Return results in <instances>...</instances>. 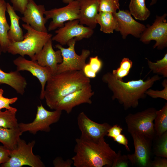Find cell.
<instances>
[{
    "label": "cell",
    "instance_id": "603a6c76",
    "mask_svg": "<svg viewBox=\"0 0 167 167\" xmlns=\"http://www.w3.org/2000/svg\"><path fill=\"white\" fill-rule=\"evenodd\" d=\"M6 5L5 0H0V46L4 53L7 51L10 43L7 35L9 26L6 16Z\"/></svg>",
    "mask_w": 167,
    "mask_h": 167
},
{
    "label": "cell",
    "instance_id": "d6986e66",
    "mask_svg": "<svg viewBox=\"0 0 167 167\" xmlns=\"http://www.w3.org/2000/svg\"><path fill=\"white\" fill-rule=\"evenodd\" d=\"M79 7V24L92 29L97 24L100 0H77Z\"/></svg>",
    "mask_w": 167,
    "mask_h": 167
},
{
    "label": "cell",
    "instance_id": "f35d334b",
    "mask_svg": "<svg viewBox=\"0 0 167 167\" xmlns=\"http://www.w3.org/2000/svg\"><path fill=\"white\" fill-rule=\"evenodd\" d=\"M122 131V128L120 126L116 124L109 129L106 136L113 139L121 134Z\"/></svg>",
    "mask_w": 167,
    "mask_h": 167
},
{
    "label": "cell",
    "instance_id": "30bf717a",
    "mask_svg": "<svg viewBox=\"0 0 167 167\" xmlns=\"http://www.w3.org/2000/svg\"><path fill=\"white\" fill-rule=\"evenodd\" d=\"M131 134L133 141L135 152L133 154L127 155L129 161L135 166L150 167L152 140L138 133Z\"/></svg>",
    "mask_w": 167,
    "mask_h": 167
},
{
    "label": "cell",
    "instance_id": "8fae6325",
    "mask_svg": "<svg viewBox=\"0 0 167 167\" xmlns=\"http://www.w3.org/2000/svg\"><path fill=\"white\" fill-rule=\"evenodd\" d=\"M44 15L47 20L52 19L48 29L51 31L62 27L66 22L79 19V4L77 0H74L65 6L46 10Z\"/></svg>",
    "mask_w": 167,
    "mask_h": 167
},
{
    "label": "cell",
    "instance_id": "9a60e30c",
    "mask_svg": "<svg viewBox=\"0 0 167 167\" xmlns=\"http://www.w3.org/2000/svg\"><path fill=\"white\" fill-rule=\"evenodd\" d=\"M94 94L90 84L64 97L54 109L64 110L69 114L73 109L77 106L84 103L91 104L92 102L91 98Z\"/></svg>",
    "mask_w": 167,
    "mask_h": 167
},
{
    "label": "cell",
    "instance_id": "ee69618b",
    "mask_svg": "<svg viewBox=\"0 0 167 167\" xmlns=\"http://www.w3.org/2000/svg\"><path fill=\"white\" fill-rule=\"evenodd\" d=\"M157 1V0H151V2L150 3V5H152L155 4L156 2Z\"/></svg>",
    "mask_w": 167,
    "mask_h": 167
},
{
    "label": "cell",
    "instance_id": "b9f144b4",
    "mask_svg": "<svg viewBox=\"0 0 167 167\" xmlns=\"http://www.w3.org/2000/svg\"><path fill=\"white\" fill-rule=\"evenodd\" d=\"M82 71L85 75L89 78H93L96 76V73L91 68L88 63L86 64L84 66Z\"/></svg>",
    "mask_w": 167,
    "mask_h": 167
},
{
    "label": "cell",
    "instance_id": "e575fe53",
    "mask_svg": "<svg viewBox=\"0 0 167 167\" xmlns=\"http://www.w3.org/2000/svg\"><path fill=\"white\" fill-rule=\"evenodd\" d=\"M88 64L92 70L96 74L101 71L103 65L102 61L98 56L90 57Z\"/></svg>",
    "mask_w": 167,
    "mask_h": 167
},
{
    "label": "cell",
    "instance_id": "484cf974",
    "mask_svg": "<svg viewBox=\"0 0 167 167\" xmlns=\"http://www.w3.org/2000/svg\"><path fill=\"white\" fill-rule=\"evenodd\" d=\"M155 135L159 136L167 131V103L160 109L156 111L154 120Z\"/></svg>",
    "mask_w": 167,
    "mask_h": 167
},
{
    "label": "cell",
    "instance_id": "7402d4cb",
    "mask_svg": "<svg viewBox=\"0 0 167 167\" xmlns=\"http://www.w3.org/2000/svg\"><path fill=\"white\" fill-rule=\"evenodd\" d=\"M22 133L19 126L13 128L0 127V142L9 150H13L17 147Z\"/></svg>",
    "mask_w": 167,
    "mask_h": 167
},
{
    "label": "cell",
    "instance_id": "4fadbf2b",
    "mask_svg": "<svg viewBox=\"0 0 167 167\" xmlns=\"http://www.w3.org/2000/svg\"><path fill=\"white\" fill-rule=\"evenodd\" d=\"M77 121L81 133L80 138L88 140L96 141L104 138L111 126L107 122L100 124L94 122L83 112L79 114Z\"/></svg>",
    "mask_w": 167,
    "mask_h": 167
},
{
    "label": "cell",
    "instance_id": "d4e9b609",
    "mask_svg": "<svg viewBox=\"0 0 167 167\" xmlns=\"http://www.w3.org/2000/svg\"><path fill=\"white\" fill-rule=\"evenodd\" d=\"M129 8L131 15L137 20H146L150 14V11L146 7L145 0H131Z\"/></svg>",
    "mask_w": 167,
    "mask_h": 167
},
{
    "label": "cell",
    "instance_id": "7bdbcfd3",
    "mask_svg": "<svg viewBox=\"0 0 167 167\" xmlns=\"http://www.w3.org/2000/svg\"><path fill=\"white\" fill-rule=\"evenodd\" d=\"M73 0H62L64 3L67 4Z\"/></svg>",
    "mask_w": 167,
    "mask_h": 167
},
{
    "label": "cell",
    "instance_id": "7c38bea8",
    "mask_svg": "<svg viewBox=\"0 0 167 167\" xmlns=\"http://www.w3.org/2000/svg\"><path fill=\"white\" fill-rule=\"evenodd\" d=\"M166 14L161 16H156L154 22L148 26L141 35L140 40L144 44L151 41H155L153 48L161 50L167 46V22Z\"/></svg>",
    "mask_w": 167,
    "mask_h": 167
},
{
    "label": "cell",
    "instance_id": "8992f818",
    "mask_svg": "<svg viewBox=\"0 0 167 167\" xmlns=\"http://www.w3.org/2000/svg\"><path fill=\"white\" fill-rule=\"evenodd\" d=\"M35 141L27 143L19 139L17 147L10 150V156L6 163L1 165L2 167H21L28 165L32 167H44L45 166L38 156L35 155L32 148Z\"/></svg>",
    "mask_w": 167,
    "mask_h": 167
},
{
    "label": "cell",
    "instance_id": "9c48e42d",
    "mask_svg": "<svg viewBox=\"0 0 167 167\" xmlns=\"http://www.w3.org/2000/svg\"><path fill=\"white\" fill-rule=\"evenodd\" d=\"M56 34L52 37V41L62 45H67L71 39L76 41L84 38H88L94 33L93 29L79 24V19L70 21L66 23L62 27L55 32Z\"/></svg>",
    "mask_w": 167,
    "mask_h": 167
},
{
    "label": "cell",
    "instance_id": "4316f807",
    "mask_svg": "<svg viewBox=\"0 0 167 167\" xmlns=\"http://www.w3.org/2000/svg\"><path fill=\"white\" fill-rule=\"evenodd\" d=\"M152 150L154 154L158 157L167 158V131L159 136L155 135Z\"/></svg>",
    "mask_w": 167,
    "mask_h": 167
},
{
    "label": "cell",
    "instance_id": "8d00e7d4",
    "mask_svg": "<svg viewBox=\"0 0 167 167\" xmlns=\"http://www.w3.org/2000/svg\"><path fill=\"white\" fill-rule=\"evenodd\" d=\"M73 164L71 159H68L64 161L60 157L56 158L53 161V164L55 167H71Z\"/></svg>",
    "mask_w": 167,
    "mask_h": 167
},
{
    "label": "cell",
    "instance_id": "836d02e7",
    "mask_svg": "<svg viewBox=\"0 0 167 167\" xmlns=\"http://www.w3.org/2000/svg\"><path fill=\"white\" fill-rule=\"evenodd\" d=\"M129 161L127 155H122L121 151H118L112 167H127Z\"/></svg>",
    "mask_w": 167,
    "mask_h": 167
},
{
    "label": "cell",
    "instance_id": "ac0fdd59",
    "mask_svg": "<svg viewBox=\"0 0 167 167\" xmlns=\"http://www.w3.org/2000/svg\"><path fill=\"white\" fill-rule=\"evenodd\" d=\"M52 38L45 44L42 49L31 59L35 61L41 66L49 67L53 75L56 73L57 65L62 61L61 52L59 49L55 51L52 46Z\"/></svg>",
    "mask_w": 167,
    "mask_h": 167
},
{
    "label": "cell",
    "instance_id": "f546056e",
    "mask_svg": "<svg viewBox=\"0 0 167 167\" xmlns=\"http://www.w3.org/2000/svg\"><path fill=\"white\" fill-rule=\"evenodd\" d=\"M133 66V62L128 58H124L120 63V67L113 70L112 73L117 79L122 80V79L127 76Z\"/></svg>",
    "mask_w": 167,
    "mask_h": 167
},
{
    "label": "cell",
    "instance_id": "74e56055",
    "mask_svg": "<svg viewBox=\"0 0 167 167\" xmlns=\"http://www.w3.org/2000/svg\"><path fill=\"white\" fill-rule=\"evenodd\" d=\"M10 150L4 146H0V165L6 162L9 160Z\"/></svg>",
    "mask_w": 167,
    "mask_h": 167
},
{
    "label": "cell",
    "instance_id": "3957f363",
    "mask_svg": "<svg viewBox=\"0 0 167 167\" xmlns=\"http://www.w3.org/2000/svg\"><path fill=\"white\" fill-rule=\"evenodd\" d=\"M90 84L82 71H67L52 75L47 81L44 99L51 109L64 97Z\"/></svg>",
    "mask_w": 167,
    "mask_h": 167
},
{
    "label": "cell",
    "instance_id": "5b68a950",
    "mask_svg": "<svg viewBox=\"0 0 167 167\" xmlns=\"http://www.w3.org/2000/svg\"><path fill=\"white\" fill-rule=\"evenodd\" d=\"M156 110L148 108L135 113H129L125 118L128 132L136 133L153 140L155 136L153 121Z\"/></svg>",
    "mask_w": 167,
    "mask_h": 167
},
{
    "label": "cell",
    "instance_id": "1f68e13d",
    "mask_svg": "<svg viewBox=\"0 0 167 167\" xmlns=\"http://www.w3.org/2000/svg\"><path fill=\"white\" fill-rule=\"evenodd\" d=\"M162 84L164 88L161 91L155 90L150 88L146 92V95H148L153 98H161L167 100V80L165 79Z\"/></svg>",
    "mask_w": 167,
    "mask_h": 167
},
{
    "label": "cell",
    "instance_id": "4dcf8cb0",
    "mask_svg": "<svg viewBox=\"0 0 167 167\" xmlns=\"http://www.w3.org/2000/svg\"><path fill=\"white\" fill-rule=\"evenodd\" d=\"M119 0H100L99 12L113 13L119 10Z\"/></svg>",
    "mask_w": 167,
    "mask_h": 167
},
{
    "label": "cell",
    "instance_id": "ab89813d",
    "mask_svg": "<svg viewBox=\"0 0 167 167\" xmlns=\"http://www.w3.org/2000/svg\"><path fill=\"white\" fill-rule=\"evenodd\" d=\"M150 167H167V158L160 157L155 158L152 161Z\"/></svg>",
    "mask_w": 167,
    "mask_h": 167
},
{
    "label": "cell",
    "instance_id": "44dd1931",
    "mask_svg": "<svg viewBox=\"0 0 167 167\" xmlns=\"http://www.w3.org/2000/svg\"><path fill=\"white\" fill-rule=\"evenodd\" d=\"M6 9L10 20V25L7 33L10 41L17 42L23 41L24 35L19 24L20 18L16 14L12 6L9 3H7Z\"/></svg>",
    "mask_w": 167,
    "mask_h": 167
},
{
    "label": "cell",
    "instance_id": "83f0119b",
    "mask_svg": "<svg viewBox=\"0 0 167 167\" xmlns=\"http://www.w3.org/2000/svg\"><path fill=\"white\" fill-rule=\"evenodd\" d=\"M17 110L6 109L0 110V127L13 128L18 127L19 123L16 117Z\"/></svg>",
    "mask_w": 167,
    "mask_h": 167
},
{
    "label": "cell",
    "instance_id": "cb8c5ba5",
    "mask_svg": "<svg viewBox=\"0 0 167 167\" xmlns=\"http://www.w3.org/2000/svg\"><path fill=\"white\" fill-rule=\"evenodd\" d=\"M96 22L100 25V31L104 33H113L114 30H117V23L112 13L99 12Z\"/></svg>",
    "mask_w": 167,
    "mask_h": 167
},
{
    "label": "cell",
    "instance_id": "7a4b0ae2",
    "mask_svg": "<svg viewBox=\"0 0 167 167\" xmlns=\"http://www.w3.org/2000/svg\"><path fill=\"white\" fill-rule=\"evenodd\" d=\"M72 158L75 167H112L117 153L105 141L104 138L94 141L75 139Z\"/></svg>",
    "mask_w": 167,
    "mask_h": 167
},
{
    "label": "cell",
    "instance_id": "ffe728a7",
    "mask_svg": "<svg viewBox=\"0 0 167 167\" xmlns=\"http://www.w3.org/2000/svg\"><path fill=\"white\" fill-rule=\"evenodd\" d=\"M0 84H5L14 89L17 93L23 95L27 84L26 79L16 70L6 73L0 68Z\"/></svg>",
    "mask_w": 167,
    "mask_h": 167
},
{
    "label": "cell",
    "instance_id": "f1b7e54d",
    "mask_svg": "<svg viewBox=\"0 0 167 167\" xmlns=\"http://www.w3.org/2000/svg\"><path fill=\"white\" fill-rule=\"evenodd\" d=\"M148 67L152 72L157 75L167 77V53L161 59L153 62L149 60L148 61Z\"/></svg>",
    "mask_w": 167,
    "mask_h": 167
},
{
    "label": "cell",
    "instance_id": "5bb4252c",
    "mask_svg": "<svg viewBox=\"0 0 167 167\" xmlns=\"http://www.w3.org/2000/svg\"><path fill=\"white\" fill-rule=\"evenodd\" d=\"M13 62L16 66L18 71H28L38 79L41 85L40 98L41 100L44 99L45 85L53 75L50 68L47 66H41L36 61L27 60L21 56L14 59Z\"/></svg>",
    "mask_w": 167,
    "mask_h": 167
},
{
    "label": "cell",
    "instance_id": "d590c367",
    "mask_svg": "<svg viewBox=\"0 0 167 167\" xmlns=\"http://www.w3.org/2000/svg\"><path fill=\"white\" fill-rule=\"evenodd\" d=\"M28 0H10L12 6L15 11L19 12L22 14L24 13Z\"/></svg>",
    "mask_w": 167,
    "mask_h": 167
},
{
    "label": "cell",
    "instance_id": "6da1fadb",
    "mask_svg": "<svg viewBox=\"0 0 167 167\" xmlns=\"http://www.w3.org/2000/svg\"><path fill=\"white\" fill-rule=\"evenodd\" d=\"M161 78L156 75L145 80L140 79L125 82L116 79L112 73L108 72L102 76V80L112 92V99L117 100L124 109L127 110L137 107L139 100L146 96V91Z\"/></svg>",
    "mask_w": 167,
    "mask_h": 167
},
{
    "label": "cell",
    "instance_id": "277c9868",
    "mask_svg": "<svg viewBox=\"0 0 167 167\" xmlns=\"http://www.w3.org/2000/svg\"><path fill=\"white\" fill-rule=\"evenodd\" d=\"M23 28L27 31L24 40L20 41H10L7 52L13 55L28 56L32 58L42 49L46 42L52 38V35L48 32L35 30L29 25L23 24Z\"/></svg>",
    "mask_w": 167,
    "mask_h": 167
},
{
    "label": "cell",
    "instance_id": "52a82bcc",
    "mask_svg": "<svg viewBox=\"0 0 167 167\" xmlns=\"http://www.w3.org/2000/svg\"><path fill=\"white\" fill-rule=\"evenodd\" d=\"M76 41L75 39L70 40L67 44V48L59 44L55 45L56 48L60 50L62 57V62L57 65L55 74L67 71H82L91 53L88 49H83L80 55L77 54L75 50Z\"/></svg>",
    "mask_w": 167,
    "mask_h": 167
},
{
    "label": "cell",
    "instance_id": "2e32d148",
    "mask_svg": "<svg viewBox=\"0 0 167 167\" xmlns=\"http://www.w3.org/2000/svg\"><path fill=\"white\" fill-rule=\"evenodd\" d=\"M118 25L117 31L120 32L124 39L128 35L140 38L146 27L136 21L128 10H120L113 13Z\"/></svg>",
    "mask_w": 167,
    "mask_h": 167
},
{
    "label": "cell",
    "instance_id": "ba28073f",
    "mask_svg": "<svg viewBox=\"0 0 167 167\" xmlns=\"http://www.w3.org/2000/svg\"><path fill=\"white\" fill-rule=\"evenodd\" d=\"M62 113V111L59 110L48 111L41 104L37 107L36 117L33 122L19 123L18 126L23 133L28 131L35 134L39 131L49 132L51 130L50 126L58 122Z\"/></svg>",
    "mask_w": 167,
    "mask_h": 167
},
{
    "label": "cell",
    "instance_id": "f6af8a7d",
    "mask_svg": "<svg viewBox=\"0 0 167 167\" xmlns=\"http://www.w3.org/2000/svg\"><path fill=\"white\" fill-rule=\"evenodd\" d=\"M2 49H1V47H0V55L1 54V53H2Z\"/></svg>",
    "mask_w": 167,
    "mask_h": 167
},
{
    "label": "cell",
    "instance_id": "60d3db41",
    "mask_svg": "<svg viewBox=\"0 0 167 167\" xmlns=\"http://www.w3.org/2000/svg\"><path fill=\"white\" fill-rule=\"evenodd\" d=\"M113 140L118 143L123 145L125 147L128 151H130V149L128 146V140L125 135L121 134L113 138Z\"/></svg>",
    "mask_w": 167,
    "mask_h": 167
},
{
    "label": "cell",
    "instance_id": "d6a6232c",
    "mask_svg": "<svg viewBox=\"0 0 167 167\" xmlns=\"http://www.w3.org/2000/svg\"><path fill=\"white\" fill-rule=\"evenodd\" d=\"M3 89L0 88V110L4 108L6 109L17 110L16 108L12 107L10 105L15 102L18 99V97H15L10 98L5 97L3 96Z\"/></svg>",
    "mask_w": 167,
    "mask_h": 167
},
{
    "label": "cell",
    "instance_id": "e0dca14e",
    "mask_svg": "<svg viewBox=\"0 0 167 167\" xmlns=\"http://www.w3.org/2000/svg\"><path fill=\"white\" fill-rule=\"evenodd\" d=\"M45 11L44 5L37 4L34 0H28L21 19L35 30L48 32L45 24L48 20L44 16Z\"/></svg>",
    "mask_w": 167,
    "mask_h": 167
}]
</instances>
